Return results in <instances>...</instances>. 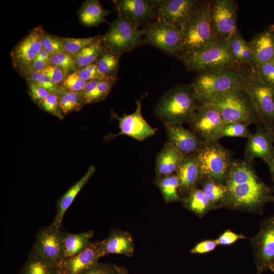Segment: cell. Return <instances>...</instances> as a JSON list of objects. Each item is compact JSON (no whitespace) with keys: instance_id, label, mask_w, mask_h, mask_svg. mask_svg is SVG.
<instances>
[{"instance_id":"cell-15","label":"cell","mask_w":274,"mask_h":274,"mask_svg":"<svg viewBox=\"0 0 274 274\" xmlns=\"http://www.w3.org/2000/svg\"><path fill=\"white\" fill-rule=\"evenodd\" d=\"M144 96L137 100L136 108L130 114H124L120 117L114 112L111 116L119 122L120 131L107 136V141L111 140L119 135H126L141 142L154 135L156 129L152 127L143 118L142 114V101Z\"/></svg>"},{"instance_id":"cell-25","label":"cell","mask_w":274,"mask_h":274,"mask_svg":"<svg viewBox=\"0 0 274 274\" xmlns=\"http://www.w3.org/2000/svg\"><path fill=\"white\" fill-rule=\"evenodd\" d=\"M104 256L110 254L130 257L134 253V243L130 234L124 231L112 229L108 236L101 241Z\"/></svg>"},{"instance_id":"cell-34","label":"cell","mask_w":274,"mask_h":274,"mask_svg":"<svg viewBox=\"0 0 274 274\" xmlns=\"http://www.w3.org/2000/svg\"><path fill=\"white\" fill-rule=\"evenodd\" d=\"M104 48L102 37L99 36L93 43L71 56L76 64L77 68H81L94 63Z\"/></svg>"},{"instance_id":"cell-43","label":"cell","mask_w":274,"mask_h":274,"mask_svg":"<svg viewBox=\"0 0 274 274\" xmlns=\"http://www.w3.org/2000/svg\"><path fill=\"white\" fill-rule=\"evenodd\" d=\"M42 45L43 49L51 56L55 54L64 51L62 38L45 32L42 38Z\"/></svg>"},{"instance_id":"cell-39","label":"cell","mask_w":274,"mask_h":274,"mask_svg":"<svg viewBox=\"0 0 274 274\" xmlns=\"http://www.w3.org/2000/svg\"><path fill=\"white\" fill-rule=\"evenodd\" d=\"M98 36L85 38H62L64 51L73 55L93 43Z\"/></svg>"},{"instance_id":"cell-13","label":"cell","mask_w":274,"mask_h":274,"mask_svg":"<svg viewBox=\"0 0 274 274\" xmlns=\"http://www.w3.org/2000/svg\"><path fill=\"white\" fill-rule=\"evenodd\" d=\"M237 4L233 0L211 1L213 30L219 41H229L238 30L236 25Z\"/></svg>"},{"instance_id":"cell-56","label":"cell","mask_w":274,"mask_h":274,"mask_svg":"<svg viewBox=\"0 0 274 274\" xmlns=\"http://www.w3.org/2000/svg\"><path fill=\"white\" fill-rule=\"evenodd\" d=\"M269 269H270L272 272H274V264H273L270 267Z\"/></svg>"},{"instance_id":"cell-10","label":"cell","mask_w":274,"mask_h":274,"mask_svg":"<svg viewBox=\"0 0 274 274\" xmlns=\"http://www.w3.org/2000/svg\"><path fill=\"white\" fill-rule=\"evenodd\" d=\"M256 108L261 124L270 132L274 130V88L261 81L253 70L244 85Z\"/></svg>"},{"instance_id":"cell-4","label":"cell","mask_w":274,"mask_h":274,"mask_svg":"<svg viewBox=\"0 0 274 274\" xmlns=\"http://www.w3.org/2000/svg\"><path fill=\"white\" fill-rule=\"evenodd\" d=\"M209 103L216 107L224 125L232 123L261 124L253 101L244 88L219 96Z\"/></svg>"},{"instance_id":"cell-6","label":"cell","mask_w":274,"mask_h":274,"mask_svg":"<svg viewBox=\"0 0 274 274\" xmlns=\"http://www.w3.org/2000/svg\"><path fill=\"white\" fill-rule=\"evenodd\" d=\"M179 59L188 71L198 73L235 67L230 52L228 41H219L206 48L182 53Z\"/></svg>"},{"instance_id":"cell-50","label":"cell","mask_w":274,"mask_h":274,"mask_svg":"<svg viewBox=\"0 0 274 274\" xmlns=\"http://www.w3.org/2000/svg\"><path fill=\"white\" fill-rule=\"evenodd\" d=\"M218 246V244L216 239H207L197 243L190 250V252L198 254L208 253L214 251Z\"/></svg>"},{"instance_id":"cell-40","label":"cell","mask_w":274,"mask_h":274,"mask_svg":"<svg viewBox=\"0 0 274 274\" xmlns=\"http://www.w3.org/2000/svg\"><path fill=\"white\" fill-rule=\"evenodd\" d=\"M252 68L261 81L274 88V61L255 65Z\"/></svg>"},{"instance_id":"cell-37","label":"cell","mask_w":274,"mask_h":274,"mask_svg":"<svg viewBox=\"0 0 274 274\" xmlns=\"http://www.w3.org/2000/svg\"><path fill=\"white\" fill-rule=\"evenodd\" d=\"M22 74L28 82L36 84L50 93L59 95L63 91L60 86L54 84L50 78L42 72H25Z\"/></svg>"},{"instance_id":"cell-18","label":"cell","mask_w":274,"mask_h":274,"mask_svg":"<svg viewBox=\"0 0 274 274\" xmlns=\"http://www.w3.org/2000/svg\"><path fill=\"white\" fill-rule=\"evenodd\" d=\"M44 33L42 27L33 28L11 51L13 65L21 73L28 67L43 49L42 38Z\"/></svg>"},{"instance_id":"cell-31","label":"cell","mask_w":274,"mask_h":274,"mask_svg":"<svg viewBox=\"0 0 274 274\" xmlns=\"http://www.w3.org/2000/svg\"><path fill=\"white\" fill-rule=\"evenodd\" d=\"M121 56L104 46V48L95 63L100 74L105 79L117 80L119 60Z\"/></svg>"},{"instance_id":"cell-33","label":"cell","mask_w":274,"mask_h":274,"mask_svg":"<svg viewBox=\"0 0 274 274\" xmlns=\"http://www.w3.org/2000/svg\"><path fill=\"white\" fill-rule=\"evenodd\" d=\"M199 185L216 209L224 207L227 196L225 184L210 179L201 178Z\"/></svg>"},{"instance_id":"cell-12","label":"cell","mask_w":274,"mask_h":274,"mask_svg":"<svg viewBox=\"0 0 274 274\" xmlns=\"http://www.w3.org/2000/svg\"><path fill=\"white\" fill-rule=\"evenodd\" d=\"M256 274H261L274 264V215L263 221L259 231L251 238Z\"/></svg>"},{"instance_id":"cell-5","label":"cell","mask_w":274,"mask_h":274,"mask_svg":"<svg viewBox=\"0 0 274 274\" xmlns=\"http://www.w3.org/2000/svg\"><path fill=\"white\" fill-rule=\"evenodd\" d=\"M211 4L210 1H201L182 29L183 35L182 53L203 49L219 41L215 35L212 26Z\"/></svg>"},{"instance_id":"cell-17","label":"cell","mask_w":274,"mask_h":274,"mask_svg":"<svg viewBox=\"0 0 274 274\" xmlns=\"http://www.w3.org/2000/svg\"><path fill=\"white\" fill-rule=\"evenodd\" d=\"M102 256L101 241L91 242L81 253L61 259L57 264V274H81L97 264Z\"/></svg>"},{"instance_id":"cell-23","label":"cell","mask_w":274,"mask_h":274,"mask_svg":"<svg viewBox=\"0 0 274 274\" xmlns=\"http://www.w3.org/2000/svg\"><path fill=\"white\" fill-rule=\"evenodd\" d=\"M179 181V193L185 196L199 185L201 179L196 154L185 156L176 173Z\"/></svg>"},{"instance_id":"cell-35","label":"cell","mask_w":274,"mask_h":274,"mask_svg":"<svg viewBox=\"0 0 274 274\" xmlns=\"http://www.w3.org/2000/svg\"><path fill=\"white\" fill-rule=\"evenodd\" d=\"M59 97L60 110L63 117L73 112L79 111L84 105L79 92L63 90Z\"/></svg>"},{"instance_id":"cell-24","label":"cell","mask_w":274,"mask_h":274,"mask_svg":"<svg viewBox=\"0 0 274 274\" xmlns=\"http://www.w3.org/2000/svg\"><path fill=\"white\" fill-rule=\"evenodd\" d=\"M184 157L172 144L166 142L156 157V178L176 174Z\"/></svg>"},{"instance_id":"cell-42","label":"cell","mask_w":274,"mask_h":274,"mask_svg":"<svg viewBox=\"0 0 274 274\" xmlns=\"http://www.w3.org/2000/svg\"><path fill=\"white\" fill-rule=\"evenodd\" d=\"M230 52L235 67L240 68L239 63L241 54L247 42L238 31L228 41Z\"/></svg>"},{"instance_id":"cell-32","label":"cell","mask_w":274,"mask_h":274,"mask_svg":"<svg viewBox=\"0 0 274 274\" xmlns=\"http://www.w3.org/2000/svg\"><path fill=\"white\" fill-rule=\"evenodd\" d=\"M154 182L166 203L182 201L179 193V181L176 174L156 178Z\"/></svg>"},{"instance_id":"cell-28","label":"cell","mask_w":274,"mask_h":274,"mask_svg":"<svg viewBox=\"0 0 274 274\" xmlns=\"http://www.w3.org/2000/svg\"><path fill=\"white\" fill-rule=\"evenodd\" d=\"M57 264L43 258L31 249L18 274H57Z\"/></svg>"},{"instance_id":"cell-53","label":"cell","mask_w":274,"mask_h":274,"mask_svg":"<svg viewBox=\"0 0 274 274\" xmlns=\"http://www.w3.org/2000/svg\"><path fill=\"white\" fill-rule=\"evenodd\" d=\"M50 57L51 55L43 49L36 58L44 60H49Z\"/></svg>"},{"instance_id":"cell-19","label":"cell","mask_w":274,"mask_h":274,"mask_svg":"<svg viewBox=\"0 0 274 274\" xmlns=\"http://www.w3.org/2000/svg\"><path fill=\"white\" fill-rule=\"evenodd\" d=\"M113 3L118 16L139 28L154 19L155 1L116 0Z\"/></svg>"},{"instance_id":"cell-9","label":"cell","mask_w":274,"mask_h":274,"mask_svg":"<svg viewBox=\"0 0 274 274\" xmlns=\"http://www.w3.org/2000/svg\"><path fill=\"white\" fill-rule=\"evenodd\" d=\"M144 31L133 26L123 17L118 16L102 37L104 46L120 56L143 44Z\"/></svg>"},{"instance_id":"cell-54","label":"cell","mask_w":274,"mask_h":274,"mask_svg":"<svg viewBox=\"0 0 274 274\" xmlns=\"http://www.w3.org/2000/svg\"><path fill=\"white\" fill-rule=\"evenodd\" d=\"M268 165L269 170L271 175V178L274 183V157L267 164Z\"/></svg>"},{"instance_id":"cell-36","label":"cell","mask_w":274,"mask_h":274,"mask_svg":"<svg viewBox=\"0 0 274 274\" xmlns=\"http://www.w3.org/2000/svg\"><path fill=\"white\" fill-rule=\"evenodd\" d=\"M116 80H100L96 87L88 94L82 97L84 105L92 104L104 100L110 93Z\"/></svg>"},{"instance_id":"cell-14","label":"cell","mask_w":274,"mask_h":274,"mask_svg":"<svg viewBox=\"0 0 274 274\" xmlns=\"http://www.w3.org/2000/svg\"><path fill=\"white\" fill-rule=\"evenodd\" d=\"M201 2L198 0H155L154 19L182 30Z\"/></svg>"},{"instance_id":"cell-2","label":"cell","mask_w":274,"mask_h":274,"mask_svg":"<svg viewBox=\"0 0 274 274\" xmlns=\"http://www.w3.org/2000/svg\"><path fill=\"white\" fill-rule=\"evenodd\" d=\"M253 70L228 67L198 73L190 84L200 104L209 103L215 98L244 87Z\"/></svg>"},{"instance_id":"cell-41","label":"cell","mask_w":274,"mask_h":274,"mask_svg":"<svg viewBox=\"0 0 274 274\" xmlns=\"http://www.w3.org/2000/svg\"><path fill=\"white\" fill-rule=\"evenodd\" d=\"M249 125L241 123H232L224 125L221 133L223 137L243 138L248 139L252 133L248 128Z\"/></svg>"},{"instance_id":"cell-45","label":"cell","mask_w":274,"mask_h":274,"mask_svg":"<svg viewBox=\"0 0 274 274\" xmlns=\"http://www.w3.org/2000/svg\"><path fill=\"white\" fill-rule=\"evenodd\" d=\"M39 105L43 110L58 118H63L60 110L59 97L58 94L50 93Z\"/></svg>"},{"instance_id":"cell-3","label":"cell","mask_w":274,"mask_h":274,"mask_svg":"<svg viewBox=\"0 0 274 274\" xmlns=\"http://www.w3.org/2000/svg\"><path fill=\"white\" fill-rule=\"evenodd\" d=\"M200 105L190 84L179 85L160 97L155 113L164 125L189 124Z\"/></svg>"},{"instance_id":"cell-16","label":"cell","mask_w":274,"mask_h":274,"mask_svg":"<svg viewBox=\"0 0 274 274\" xmlns=\"http://www.w3.org/2000/svg\"><path fill=\"white\" fill-rule=\"evenodd\" d=\"M63 239L61 228L50 224L37 231L32 249L43 258L58 263L63 258Z\"/></svg>"},{"instance_id":"cell-49","label":"cell","mask_w":274,"mask_h":274,"mask_svg":"<svg viewBox=\"0 0 274 274\" xmlns=\"http://www.w3.org/2000/svg\"><path fill=\"white\" fill-rule=\"evenodd\" d=\"M243 234L236 233L230 229L225 230L216 238L218 245L228 246L232 245L241 239H246Z\"/></svg>"},{"instance_id":"cell-52","label":"cell","mask_w":274,"mask_h":274,"mask_svg":"<svg viewBox=\"0 0 274 274\" xmlns=\"http://www.w3.org/2000/svg\"><path fill=\"white\" fill-rule=\"evenodd\" d=\"M48 64L49 60L36 58L28 67L22 73L25 72H42Z\"/></svg>"},{"instance_id":"cell-1","label":"cell","mask_w":274,"mask_h":274,"mask_svg":"<svg viewBox=\"0 0 274 274\" xmlns=\"http://www.w3.org/2000/svg\"><path fill=\"white\" fill-rule=\"evenodd\" d=\"M225 185L224 207L231 210L259 213L265 204L274 201L272 189L257 175L252 162L245 159L233 160Z\"/></svg>"},{"instance_id":"cell-47","label":"cell","mask_w":274,"mask_h":274,"mask_svg":"<svg viewBox=\"0 0 274 274\" xmlns=\"http://www.w3.org/2000/svg\"><path fill=\"white\" fill-rule=\"evenodd\" d=\"M51 80L52 83L60 86L67 75L59 67L48 64L42 71Z\"/></svg>"},{"instance_id":"cell-8","label":"cell","mask_w":274,"mask_h":274,"mask_svg":"<svg viewBox=\"0 0 274 274\" xmlns=\"http://www.w3.org/2000/svg\"><path fill=\"white\" fill-rule=\"evenodd\" d=\"M143 43L153 46L168 55L179 58L183 53L182 30L164 21L152 20L143 26Z\"/></svg>"},{"instance_id":"cell-55","label":"cell","mask_w":274,"mask_h":274,"mask_svg":"<svg viewBox=\"0 0 274 274\" xmlns=\"http://www.w3.org/2000/svg\"><path fill=\"white\" fill-rule=\"evenodd\" d=\"M117 274H128V273L125 268L119 267Z\"/></svg>"},{"instance_id":"cell-38","label":"cell","mask_w":274,"mask_h":274,"mask_svg":"<svg viewBox=\"0 0 274 274\" xmlns=\"http://www.w3.org/2000/svg\"><path fill=\"white\" fill-rule=\"evenodd\" d=\"M49 64L59 67L67 75L78 70L72 56L64 51L52 55L49 59Z\"/></svg>"},{"instance_id":"cell-27","label":"cell","mask_w":274,"mask_h":274,"mask_svg":"<svg viewBox=\"0 0 274 274\" xmlns=\"http://www.w3.org/2000/svg\"><path fill=\"white\" fill-rule=\"evenodd\" d=\"M181 201L186 209L201 217L216 209L203 190L198 186L189 191Z\"/></svg>"},{"instance_id":"cell-29","label":"cell","mask_w":274,"mask_h":274,"mask_svg":"<svg viewBox=\"0 0 274 274\" xmlns=\"http://www.w3.org/2000/svg\"><path fill=\"white\" fill-rule=\"evenodd\" d=\"M93 235L92 230L79 233L64 232L63 258L74 256L84 251L91 243L90 240Z\"/></svg>"},{"instance_id":"cell-57","label":"cell","mask_w":274,"mask_h":274,"mask_svg":"<svg viewBox=\"0 0 274 274\" xmlns=\"http://www.w3.org/2000/svg\"><path fill=\"white\" fill-rule=\"evenodd\" d=\"M271 136L274 142V130L271 132Z\"/></svg>"},{"instance_id":"cell-51","label":"cell","mask_w":274,"mask_h":274,"mask_svg":"<svg viewBox=\"0 0 274 274\" xmlns=\"http://www.w3.org/2000/svg\"><path fill=\"white\" fill-rule=\"evenodd\" d=\"M30 96L34 102L39 105L50 93L45 88L32 83L28 82Z\"/></svg>"},{"instance_id":"cell-22","label":"cell","mask_w":274,"mask_h":274,"mask_svg":"<svg viewBox=\"0 0 274 274\" xmlns=\"http://www.w3.org/2000/svg\"><path fill=\"white\" fill-rule=\"evenodd\" d=\"M248 43L252 51V67L274 61V25L255 34Z\"/></svg>"},{"instance_id":"cell-21","label":"cell","mask_w":274,"mask_h":274,"mask_svg":"<svg viewBox=\"0 0 274 274\" xmlns=\"http://www.w3.org/2000/svg\"><path fill=\"white\" fill-rule=\"evenodd\" d=\"M164 126L168 142L184 156L197 154L204 144L192 131L182 125Z\"/></svg>"},{"instance_id":"cell-26","label":"cell","mask_w":274,"mask_h":274,"mask_svg":"<svg viewBox=\"0 0 274 274\" xmlns=\"http://www.w3.org/2000/svg\"><path fill=\"white\" fill-rule=\"evenodd\" d=\"M96 170L93 165L90 166L85 174L76 183L72 186L65 193L60 197L56 204V213L51 225L61 228L65 212L70 207L75 198L82 188L88 183Z\"/></svg>"},{"instance_id":"cell-11","label":"cell","mask_w":274,"mask_h":274,"mask_svg":"<svg viewBox=\"0 0 274 274\" xmlns=\"http://www.w3.org/2000/svg\"><path fill=\"white\" fill-rule=\"evenodd\" d=\"M192 131L204 144L218 142L224 124L220 113L212 104H201L189 123Z\"/></svg>"},{"instance_id":"cell-44","label":"cell","mask_w":274,"mask_h":274,"mask_svg":"<svg viewBox=\"0 0 274 274\" xmlns=\"http://www.w3.org/2000/svg\"><path fill=\"white\" fill-rule=\"evenodd\" d=\"M86 82L83 80L76 72L68 74L60 87L62 89L67 91L80 92Z\"/></svg>"},{"instance_id":"cell-30","label":"cell","mask_w":274,"mask_h":274,"mask_svg":"<svg viewBox=\"0 0 274 274\" xmlns=\"http://www.w3.org/2000/svg\"><path fill=\"white\" fill-rule=\"evenodd\" d=\"M110 11L104 9L98 1H86L80 12L81 22L88 26H94L106 21V17Z\"/></svg>"},{"instance_id":"cell-48","label":"cell","mask_w":274,"mask_h":274,"mask_svg":"<svg viewBox=\"0 0 274 274\" xmlns=\"http://www.w3.org/2000/svg\"><path fill=\"white\" fill-rule=\"evenodd\" d=\"M119 267L114 264L98 262L91 268L81 274H117Z\"/></svg>"},{"instance_id":"cell-7","label":"cell","mask_w":274,"mask_h":274,"mask_svg":"<svg viewBox=\"0 0 274 274\" xmlns=\"http://www.w3.org/2000/svg\"><path fill=\"white\" fill-rule=\"evenodd\" d=\"M196 155L201 178L225 184L233 160L231 152L218 141L203 144Z\"/></svg>"},{"instance_id":"cell-20","label":"cell","mask_w":274,"mask_h":274,"mask_svg":"<svg viewBox=\"0 0 274 274\" xmlns=\"http://www.w3.org/2000/svg\"><path fill=\"white\" fill-rule=\"evenodd\" d=\"M273 142L271 132L261 124L257 125L255 132L247 139L244 159L253 162L258 158L267 164L274 157Z\"/></svg>"},{"instance_id":"cell-46","label":"cell","mask_w":274,"mask_h":274,"mask_svg":"<svg viewBox=\"0 0 274 274\" xmlns=\"http://www.w3.org/2000/svg\"><path fill=\"white\" fill-rule=\"evenodd\" d=\"M77 72L80 77L86 82L93 80L106 79L98 72L95 62L78 69Z\"/></svg>"}]
</instances>
